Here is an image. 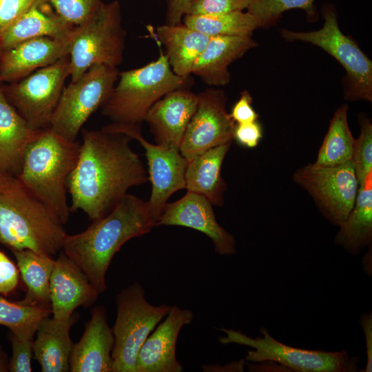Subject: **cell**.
<instances>
[{"label": "cell", "instance_id": "obj_1", "mask_svg": "<svg viewBox=\"0 0 372 372\" xmlns=\"http://www.w3.org/2000/svg\"><path fill=\"white\" fill-rule=\"evenodd\" d=\"M129 136L119 132L82 130L76 164L67 180L70 212L82 210L98 220L107 214L133 187L149 176Z\"/></svg>", "mask_w": 372, "mask_h": 372}, {"label": "cell", "instance_id": "obj_2", "mask_svg": "<svg viewBox=\"0 0 372 372\" xmlns=\"http://www.w3.org/2000/svg\"><path fill=\"white\" fill-rule=\"evenodd\" d=\"M156 223L147 203L127 193L107 214L93 220L85 230L67 234L62 250L101 293L107 289L105 276L115 254L129 240L149 232Z\"/></svg>", "mask_w": 372, "mask_h": 372}, {"label": "cell", "instance_id": "obj_3", "mask_svg": "<svg viewBox=\"0 0 372 372\" xmlns=\"http://www.w3.org/2000/svg\"><path fill=\"white\" fill-rule=\"evenodd\" d=\"M56 216L15 175L0 172V242L55 256L67 235Z\"/></svg>", "mask_w": 372, "mask_h": 372}, {"label": "cell", "instance_id": "obj_4", "mask_svg": "<svg viewBox=\"0 0 372 372\" xmlns=\"http://www.w3.org/2000/svg\"><path fill=\"white\" fill-rule=\"evenodd\" d=\"M81 143L68 141L50 127L41 130L28 145L17 176L65 224L70 209L67 200V180L79 154Z\"/></svg>", "mask_w": 372, "mask_h": 372}, {"label": "cell", "instance_id": "obj_5", "mask_svg": "<svg viewBox=\"0 0 372 372\" xmlns=\"http://www.w3.org/2000/svg\"><path fill=\"white\" fill-rule=\"evenodd\" d=\"M118 83L101 113L112 123L141 125L150 107L168 92L187 87L188 79L176 75L162 52L139 68L119 72Z\"/></svg>", "mask_w": 372, "mask_h": 372}, {"label": "cell", "instance_id": "obj_6", "mask_svg": "<svg viewBox=\"0 0 372 372\" xmlns=\"http://www.w3.org/2000/svg\"><path fill=\"white\" fill-rule=\"evenodd\" d=\"M125 40L119 2H103L83 23L75 26L69 54L70 81L95 64L117 68L123 61Z\"/></svg>", "mask_w": 372, "mask_h": 372}, {"label": "cell", "instance_id": "obj_7", "mask_svg": "<svg viewBox=\"0 0 372 372\" xmlns=\"http://www.w3.org/2000/svg\"><path fill=\"white\" fill-rule=\"evenodd\" d=\"M138 282L123 289L116 296V318L112 329V372H136L138 351L149 334L167 316L172 306H155L145 297Z\"/></svg>", "mask_w": 372, "mask_h": 372}, {"label": "cell", "instance_id": "obj_8", "mask_svg": "<svg viewBox=\"0 0 372 372\" xmlns=\"http://www.w3.org/2000/svg\"><path fill=\"white\" fill-rule=\"evenodd\" d=\"M225 335L218 340L221 344H237L250 347L245 360L256 363L272 361L296 372H355L360 358L351 357L344 351H324L308 350L285 344L274 339L266 329H260L262 336L249 337L240 331L221 328Z\"/></svg>", "mask_w": 372, "mask_h": 372}, {"label": "cell", "instance_id": "obj_9", "mask_svg": "<svg viewBox=\"0 0 372 372\" xmlns=\"http://www.w3.org/2000/svg\"><path fill=\"white\" fill-rule=\"evenodd\" d=\"M322 28L310 32L282 30L281 35L289 41L311 43L336 59L346 71L345 99L372 101V62L358 44L344 34L338 25L335 9L331 5L322 8Z\"/></svg>", "mask_w": 372, "mask_h": 372}, {"label": "cell", "instance_id": "obj_10", "mask_svg": "<svg viewBox=\"0 0 372 372\" xmlns=\"http://www.w3.org/2000/svg\"><path fill=\"white\" fill-rule=\"evenodd\" d=\"M119 72L117 68L95 64L70 81L62 91L49 127L68 141H76L89 117L110 98Z\"/></svg>", "mask_w": 372, "mask_h": 372}, {"label": "cell", "instance_id": "obj_11", "mask_svg": "<svg viewBox=\"0 0 372 372\" xmlns=\"http://www.w3.org/2000/svg\"><path fill=\"white\" fill-rule=\"evenodd\" d=\"M69 76L68 55L12 82L10 85L3 86V89L8 101L30 127L41 130L50 127L52 114Z\"/></svg>", "mask_w": 372, "mask_h": 372}, {"label": "cell", "instance_id": "obj_12", "mask_svg": "<svg viewBox=\"0 0 372 372\" xmlns=\"http://www.w3.org/2000/svg\"><path fill=\"white\" fill-rule=\"evenodd\" d=\"M293 180L312 197L329 222L339 227L342 225L354 205L359 187L351 161L333 166L309 163L297 169Z\"/></svg>", "mask_w": 372, "mask_h": 372}, {"label": "cell", "instance_id": "obj_13", "mask_svg": "<svg viewBox=\"0 0 372 372\" xmlns=\"http://www.w3.org/2000/svg\"><path fill=\"white\" fill-rule=\"evenodd\" d=\"M141 125L112 123L102 128L125 134L137 140L145 149L149 180L152 184L151 195L147 203L158 221L169 197L177 191L185 189L187 161L178 148L147 141L141 134Z\"/></svg>", "mask_w": 372, "mask_h": 372}, {"label": "cell", "instance_id": "obj_14", "mask_svg": "<svg viewBox=\"0 0 372 372\" xmlns=\"http://www.w3.org/2000/svg\"><path fill=\"white\" fill-rule=\"evenodd\" d=\"M225 92L212 87L198 94L196 110L179 150L187 161L207 149L234 140L235 122L227 110Z\"/></svg>", "mask_w": 372, "mask_h": 372}, {"label": "cell", "instance_id": "obj_15", "mask_svg": "<svg viewBox=\"0 0 372 372\" xmlns=\"http://www.w3.org/2000/svg\"><path fill=\"white\" fill-rule=\"evenodd\" d=\"M212 204L203 196L187 193L173 203H167L156 226H182L192 228L207 236L214 251L221 256L236 253L234 236L217 222Z\"/></svg>", "mask_w": 372, "mask_h": 372}, {"label": "cell", "instance_id": "obj_16", "mask_svg": "<svg viewBox=\"0 0 372 372\" xmlns=\"http://www.w3.org/2000/svg\"><path fill=\"white\" fill-rule=\"evenodd\" d=\"M194 319L193 312L175 305L149 334L141 347L136 372H181L183 367L176 358V343L182 328Z\"/></svg>", "mask_w": 372, "mask_h": 372}, {"label": "cell", "instance_id": "obj_17", "mask_svg": "<svg viewBox=\"0 0 372 372\" xmlns=\"http://www.w3.org/2000/svg\"><path fill=\"white\" fill-rule=\"evenodd\" d=\"M74 31L67 37L29 39L1 51L0 82L19 81L69 55Z\"/></svg>", "mask_w": 372, "mask_h": 372}, {"label": "cell", "instance_id": "obj_18", "mask_svg": "<svg viewBox=\"0 0 372 372\" xmlns=\"http://www.w3.org/2000/svg\"><path fill=\"white\" fill-rule=\"evenodd\" d=\"M99 292L79 267L63 251L54 260L50 279L52 318L68 320L80 306H89L97 299Z\"/></svg>", "mask_w": 372, "mask_h": 372}, {"label": "cell", "instance_id": "obj_19", "mask_svg": "<svg viewBox=\"0 0 372 372\" xmlns=\"http://www.w3.org/2000/svg\"><path fill=\"white\" fill-rule=\"evenodd\" d=\"M198 103V94L187 87L172 90L148 110L144 121L157 144L179 149Z\"/></svg>", "mask_w": 372, "mask_h": 372}, {"label": "cell", "instance_id": "obj_20", "mask_svg": "<svg viewBox=\"0 0 372 372\" xmlns=\"http://www.w3.org/2000/svg\"><path fill=\"white\" fill-rule=\"evenodd\" d=\"M114 342L104 307H95L81 338L73 344L70 356V371L112 372Z\"/></svg>", "mask_w": 372, "mask_h": 372}, {"label": "cell", "instance_id": "obj_21", "mask_svg": "<svg viewBox=\"0 0 372 372\" xmlns=\"http://www.w3.org/2000/svg\"><path fill=\"white\" fill-rule=\"evenodd\" d=\"M256 45L249 36L211 37L195 62L192 74L209 85H226L231 79L230 64Z\"/></svg>", "mask_w": 372, "mask_h": 372}, {"label": "cell", "instance_id": "obj_22", "mask_svg": "<svg viewBox=\"0 0 372 372\" xmlns=\"http://www.w3.org/2000/svg\"><path fill=\"white\" fill-rule=\"evenodd\" d=\"M75 26L59 17L45 0H39L21 14L1 35L0 51L25 41L43 37H63Z\"/></svg>", "mask_w": 372, "mask_h": 372}, {"label": "cell", "instance_id": "obj_23", "mask_svg": "<svg viewBox=\"0 0 372 372\" xmlns=\"http://www.w3.org/2000/svg\"><path fill=\"white\" fill-rule=\"evenodd\" d=\"M41 130L30 127L0 85V172L18 175L28 145Z\"/></svg>", "mask_w": 372, "mask_h": 372}, {"label": "cell", "instance_id": "obj_24", "mask_svg": "<svg viewBox=\"0 0 372 372\" xmlns=\"http://www.w3.org/2000/svg\"><path fill=\"white\" fill-rule=\"evenodd\" d=\"M232 142L210 148L187 161L185 189L205 196L212 205L224 204L227 183L221 175L223 163Z\"/></svg>", "mask_w": 372, "mask_h": 372}, {"label": "cell", "instance_id": "obj_25", "mask_svg": "<svg viewBox=\"0 0 372 372\" xmlns=\"http://www.w3.org/2000/svg\"><path fill=\"white\" fill-rule=\"evenodd\" d=\"M157 41L164 45L165 56L173 72L188 79L193 66L205 50L210 37L184 24L159 25Z\"/></svg>", "mask_w": 372, "mask_h": 372}, {"label": "cell", "instance_id": "obj_26", "mask_svg": "<svg viewBox=\"0 0 372 372\" xmlns=\"http://www.w3.org/2000/svg\"><path fill=\"white\" fill-rule=\"evenodd\" d=\"M74 317L68 320L44 318L39 324L34 341L33 354L43 372L70 371V356L73 343L70 330Z\"/></svg>", "mask_w": 372, "mask_h": 372}, {"label": "cell", "instance_id": "obj_27", "mask_svg": "<svg viewBox=\"0 0 372 372\" xmlns=\"http://www.w3.org/2000/svg\"><path fill=\"white\" fill-rule=\"evenodd\" d=\"M334 242L353 256L372 242V171L359 183L354 205Z\"/></svg>", "mask_w": 372, "mask_h": 372}, {"label": "cell", "instance_id": "obj_28", "mask_svg": "<svg viewBox=\"0 0 372 372\" xmlns=\"http://www.w3.org/2000/svg\"><path fill=\"white\" fill-rule=\"evenodd\" d=\"M12 251L27 287L26 295L19 302L51 309L50 279L54 259L29 249Z\"/></svg>", "mask_w": 372, "mask_h": 372}, {"label": "cell", "instance_id": "obj_29", "mask_svg": "<svg viewBox=\"0 0 372 372\" xmlns=\"http://www.w3.org/2000/svg\"><path fill=\"white\" fill-rule=\"evenodd\" d=\"M348 109L344 104L335 112L313 165L333 166L351 160L355 138L348 124Z\"/></svg>", "mask_w": 372, "mask_h": 372}, {"label": "cell", "instance_id": "obj_30", "mask_svg": "<svg viewBox=\"0 0 372 372\" xmlns=\"http://www.w3.org/2000/svg\"><path fill=\"white\" fill-rule=\"evenodd\" d=\"M183 24L209 37L249 36L261 24L249 12L235 11L217 15L185 14Z\"/></svg>", "mask_w": 372, "mask_h": 372}, {"label": "cell", "instance_id": "obj_31", "mask_svg": "<svg viewBox=\"0 0 372 372\" xmlns=\"http://www.w3.org/2000/svg\"><path fill=\"white\" fill-rule=\"evenodd\" d=\"M51 313L50 308L14 303L0 296V324L14 335L33 338L41 322Z\"/></svg>", "mask_w": 372, "mask_h": 372}, {"label": "cell", "instance_id": "obj_32", "mask_svg": "<svg viewBox=\"0 0 372 372\" xmlns=\"http://www.w3.org/2000/svg\"><path fill=\"white\" fill-rule=\"evenodd\" d=\"M314 0H251L247 12L256 17L261 27L275 22L281 14L289 10L301 9L308 17L316 15Z\"/></svg>", "mask_w": 372, "mask_h": 372}, {"label": "cell", "instance_id": "obj_33", "mask_svg": "<svg viewBox=\"0 0 372 372\" xmlns=\"http://www.w3.org/2000/svg\"><path fill=\"white\" fill-rule=\"evenodd\" d=\"M360 134L355 139L351 161L360 183L372 171V124L362 116L360 118Z\"/></svg>", "mask_w": 372, "mask_h": 372}, {"label": "cell", "instance_id": "obj_34", "mask_svg": "<svg viewBox=\"0 0 372 372\" xmlns=\"http://www.w3.org/2000/svg\"><path fill=\"white\" fill-rule=\"evenodd\" d=\"M67 23L77 26L83 23L103 0H45Z\"/></svg>", "mask_w": 372, "mask_h": 372}, {"label": "cell", "instance_id": "obj_35", "mask_svg": "<svg viewBox=\"0 0 372 372\" xmlns=\"http://www.w3.org/2000/svg\"><path fill=\"white\" fill-rule=\"evenodd\" d=\"M251 0H194L185 14L217 15L247 9Z\"/></svg>", "mask_w": 372, "mask_h": 372}, {"label": "cell", "instance_id": "obj_36", "mask_svg": "<svg viewBox=\"0 0 372 372\" xmlns=\"http://www.w3.org/2000/svg\"><path fill=\"white\" fill-rule=\"evenodd\" d=\"M12 357L10 371L12 372H31L33 355V338L12 334Z\"/></svg>", "mask_w": 372, "mask_h": 372}, {"label": "cell", "instance_id": "obj_37", "mask_svg": "<svg viewBox=\"0 0 372 372\" xmlns=\"http://www.w3.org/2000/svg\"><path fill=\"white\" fill-rule=\"evenodd\" d=\"M39 0H0V37L27 9Z\"/></svg>", "mask_w": 372, "mask_h": 372}, {"label": "cell", "instance_id": "obj_38", "mask_svg": "<svg viewBox=\"0 0 372 372\" xmlns=\"http://www.w3.org/2000/svg\"><path fill=\"white\" fill-rule=\"evenodd\" d=\"M253 99L247 90L240 93V99L236 101L229 114L236 124H242L256 121L259 115L252 107Z\"/></svg>", "mask_w": 372, "mask_h": 372}, {"label": "cell", "instance_id": "obj_39", "mask_svg": "<svg viewBox=\"0 0 372 372\" xmlns=\"http://www.w3.org/2000/svg\"><path fill=\"white\" fill-rule=\"evenodd\" d=\"M262 137V130L260 124L256 121L242 124H236L234 131V139L240 145L248 147H256Z\"/></svg>", "mask_w": 372, "mask_h": 372}, {"label": "cell", "instance_id": "obj_40", "mask_svg": "<svg viewBox=\"0 0 372 372\" xmlns=\"http://www.w3.org/2000/svg\"><path fill=\"white\" fill-rule=\"evenodd\" d=\"M19 271L15 265L0 251V293L8 294L17 286Z\"/></svg>", "mask_w": 372, "mask_h": 372}, {"label": "cell", "instance_id": "obj_41", "mask_svg": "<svg viewBox=\"0 0 372 372\" xmlns=\"http://www.w3.org/2000/svg\"><path fill=\"white\" fill-rule=\"evenodd\" d=\"M194 0H167L165 23L177 25L180 23L183 16Z\"/></svg>", "mask_w": 372, "mask_h": 372}, {"label": "cell", "instance_id": "obj_42", "mask_svg": "<svg viewBox=\"0 0 372 372\" xmlns=\"http://www.w3.org/2000/svg\"><path fill=\"white\" fill-rule=\"evenodd\" d=\"M360 325L362 328L366 345V364L365 369L361 371H372V314L363 313L360 317Z\"/></svg>", "mask_w": 372, "mask_h": 372}, {"label": "cell", "instance_id": "obj_43", "mask_svg": "<svg viewBox=\"0 0 372 372\" xmlns=\"http://www.w3.org/2000/svg\"><path fill=\"white\" fill-rule=\"evenodd\" d=\"M6 371L5 364H4L2 358H1V357H0V372L1 371Z\"/></svg>", "mask_w": 372, "mask_h": 372}, {"label": "cell", "instance_id": "obj_44", "mask_svg": "<svg viewBox=\"0 0 372 372\" xmlns=\"http://www.w3.org/2000/svg\"><path fill=\"white\" fill-rule=\"evenodd\" d=\"M0 58H1V51H0Z\"/></svg>", "mask_w": 372, "mask_h": 372}]
</instances>
